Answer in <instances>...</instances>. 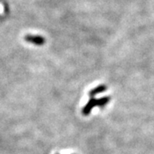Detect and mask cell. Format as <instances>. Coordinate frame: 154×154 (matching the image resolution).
I'll use <instances>...</instances> for the list:
<instances>
[{"label": "cell", "mask_w": 154, "mask_h": 154, "mask_svg": "<svg viewBox=\"0 0 154 154\" xmlns=\"http://www.w3.org/2000/svg\"><path fill=\"white\" fill-rule=\"evenodd\" d=\"M110 100V98H109V97H104V98H102V99H90V100L88 101V104L85 105V107L83 108V115H88V114L91 112V110L94 108V106H104V105H106Z\"/></svg>", "instance_id": "obj_1"}, {"label": "cell", "mask_w": 154, "mask_h": 154, "mask_svg": "<svg viewBox=\"0 0 154 154\" xmlns=\"http://www.w3.org/2000/svg\"><path fill=\"white\" fill-rule=\"evenodd\" d=\"M25 40L31 43V44L35 45H43L45 43V38L39 35H32V34H28L25 36Z\"/></svg>", "instance_id": "obj_2"}, {"label": "cell", "mask_w": 154, "mask_h": 154, "mask_svg": "<svg viewBox=\"0 0 154 154\" xmlns=\"http://www.w3.org/2000/svg\"><path fill=\"white\" fill-rule=\"evenodd\" d=\"M105 89H106V88H105V86H99V88L94 89V90L90 93V94H91V96L94 97L95 94H99V93H102V92L105 91Z\"/></svg>", "instance_id": "obj_3"}]
</instances>
